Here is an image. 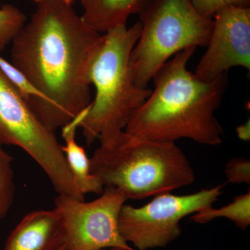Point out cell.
Instances as JSON below:
<instances>
[{
	"label": "cell",
	"instance_id": "cell-13",
	"mask_svg": "<svg viewBox=\"0 0 250 250\" xmlns=\"http://www.w3.org/2000/svg\"><path fill=\"white\" fill-rule=\"evenodd\" d=\"M227 218L235 224L237 228L246 230L250 225V191L238 195L231 203L221 207L213 206L199 210L192 215L191 220L198 224L210 223L215 219Z\"/></svg>",
	"mask_w": 250,
	"mask_h": 250
},
{
	"label": "cell",
	"instance_id": "cell-20",
	"mask_svg": "<svg viewBox=\"0 0 250 250\" xmlns=\"http://www.w3.org/2000/svg\"><path fill=\"white\" fill-rule=\"evenodd\" d=\"M61 250H63V248ZM104 250H125V249H122V248H111V249H106Z\"/></svg>",
	"mask_w": 250,
	"mask_h": 250
},
{
	"label": "cell",
	"instance_id": "cell-5",
	"mask_svg": "<svg viewBox=\"0 0 250 250\" xmlns=\"http://www.w3.org/2000/svg\"><path fill=\"white\" fill-rule=\"evenodd\" d=\"M140 15L141 35L130 55L134 83L147 88L171 57L190 47H207L213 18L197 11L191 0H152Z\"/></svg>",
	"mask_w": 250,
	"mask_h": 250
},
{
	"label": "cell",
	"instance_id": "cell-3",
	"mask_svg": "<svg viewBox=\"0 0 250 250\" xmlns=\"http://www.w3.org/2000/svg\"><path fill=\"white\" fill-rule=\"evenodd\" d=\"M90 170L104 188L131 200L167 193L191 185L195 172L175 143L133 136L125 131L100 143L90 158Z\"/></svg>",
	"mask_w": 250,
	"mask_h": 250
},
{
	"label": "cell",
	"instance_id": "cell-11",
	"mask_svg": "<svg viewBox=\"0 0 250 250\" xmlns=\"http://www.w3.org/2000/svg\"><path fill=\"white\" fill-rule=\"evenodd\" d=\"M152 0H82L85 24L101 34L126 26L131 15L141 14Z\"/></svg>",
	"mask_w": 250,
	"mask_h": 250
},
{
	"label": "cell",
	"instance_id": "cell-10",
	"mask_svg": "<svg viewBox=\"0 0 250 250\" xmlns=\"http://www.w3.org/2000/svg\"><path fill=\"white\" fill-rule=\"evenodd\" d=\"M63 246L62 219L53 208L24 215L8 237L4 250H61Z\"/></svg>",
	"mask_w": 250,
	"mask_h": 250
},
{
	"label": "cell",
	"instance_id": "cell-19",
	"mask_svg": "<svg viewBox=\"0 0 250 250\" xmlns=\"http://www.w3.org/2000/svg\"><path fill=\"white\" fill-rule=\"evenodd\" d=\"M44 1V0H34V2H36V4L38 3L41 2V1ZM62 1H65V2L67 3V4H72V2H73V0H62Z\"/></svg>",
	"mask_w": 250,
	"mask_h": 250
},
{
	"label": "cell",
	"instance_id": "cell-4",
	"mask_svg": "<svg viewBox=\"0 0 250 250\" xmlns=\"http://www.w3.org/2000/svg\"><path fill=\"white\" fill-rule=\"evenodd\" d=\"M141 24L115 28L104 34L89 72L95 98L88 106L80 128L88 146L113 139L122 131L134 112L152 92L134 83L129 60L141 35Z\"/></svg>",
	"mask_w": 250,
	"mask_h": 250
},
{
	"label": "cell",
	"instance_id": "cell-7",
	"mask_svg": "<svg viewBox=\"0 0 250 250\" xmlns=\"http://www.w3.org/2000/svg\"><path fill=\"white\" fill-rule=\"evenodd\" d=\"M223 188L220 184L185 195L160 194L141 207L125 204L118 218L120 233L135 250L164 248L181 236V220L213 206Z\"/></svg>",
	"mask_w": 250,
	"mask_h": 250
},
{
	"label": "cell",
	"instance_id": "cell-9",
	"mask_svg": "<svg viewBox=\"0 0 250 250\" xmlns=\"http://www.w3.org/2000/svg\"><path fill=\"white\" fill-rule=\"evenodd\" d=\"M207 50L195 69L203 81H212L233 67L250 70V8L229 6L213 18Z\"/></svg>",
	"mask_w": 250,
	"mask_h": 250
},
{
	"label": "cell",
	"instance_id": "cell-1",
	"mask_svg": "<svg viewBox=\"0 0 250 250\" xmlns=\"http://www.w3.org/2000/svg\"><path fill=\"white\" fill-rule=\"evenodd\" d=\"M103 36L72 4L44 0L11 41V63L41 94L34 112L49 129L62 128L91 103L90 65Z\"/></svg>",
	"mask_w": 250,
	"mask_h": 250
},
{
	"label": "cell",
	"instance_id": "cell-14",
	"mask_svg": "<svg viewBox=\"0 0 250 250\" xmlns=\"http://www.w3.org/2000/svg\"><path fill=\"white\" fill-rule=\"evenodd\" d=\"M13 161L12 156L0 145V220L6 218L14 201L16 185Z\"/></svg>",
	"mask_w": 250,
	"mask_h": 250
},
{
	"label": "cell",
	"instance_id": "cell-16",
	"mask_svg": "<svg viewBox=\"0 0 250 250\" xmlns=\"http://www.w3.org/2000/svg\"><path fill=\"white\" fill-rule=\"evenodd\" d=\"M225 174L229 184H250V159L234 157L227 163Z\"/></svg>",
	"mask_w": 250,
	"mask_h": 250
},
{
	"label": "cell",
	"instance_id": "cell-18",
	"mask_svg": "<svg viewBox=\"0 0 250 250\" xmlns=\"http://www.w3.org/2000/svg\"><path fill=\"white\" fill-rule=\"evenodd\" d=\"M237 135L242 141H248L250 139V121L245 124L240 125L236 128Z\"/></svg>",
	"mask_w": 250,
	"mask_h": 250
},
{
	"label": "cell",
	"instance_id": "cell-2",
	"mask_svg": "<svg viewBox=\"0 0 250 250\" xmlns=\"http://www.w3.org/2000/svg\"><path fill=\"white\" fill-rule=\"evenodd\" d=\"M195 49L181 51L156 72L154 89L131 115L125 132L161 142L223 143L225 131L215 113L228 87V73L208 82L199 79L187 68Z\"/></svg>",
	"mask_w": 250,
	"mask_h": 250
},
{
	"label": "cell",
	"instance_id": "cell-15",
	"mask_svg": "<svg viewBox=\"0 0 250 250\" xmlns=\"http://www.w3.org/2000/svg\"><path fill=\"white\" fill-rule=\"evenodd\" d=\"M27 22L25 15L14 5L6 4L0 8V52L11 43L16 34Z\"/></svg>",
	"mask_w": 250,
	"mask_h": 250
},
{
	"label": "cell",
	"instance_id": "cell-8",
	"mask_svg": "<svg viewBox=\"0 0 250 250\" xmlns=\"http://www.w3.org/2000/svg\"><path fill=\"white\" fill-rule=\"evenodd\" d=\"M127 200L118 189L106 187L98 198L85 202L65 195L54 200L64 231L63 250H136L120 233L118 218Z\"/></svg>",
	"mask_w": 250,
	"mask_h": 250
},
{
	"label": "cell",
	"instance_id": "cell-12",
	"mask_svg": "<svg viewBox=\"0 0 250 250\" xmlns=\"http://www.w3.org/2000/svg\"><path fill=\"white\" fill-rule=\"evenodd\" d=\"M87 109L88 108L62 128L64 141L62 150L82 194L83 195L88 193L101 195L104 187L100 179L92 174L90 159L85 149L77 143L76 140L77 130L84 118Z\"/></svg>",
	"mask_w": 250,
	"mask_h": 250
},
{
	"label": "cell",
	"instance_id": "cell-21",
	"mask_svg": "<svg viewBox=\"0 0 250 250\" xmlns=\"http://www.w3.org/2000/svg\"><path fill=\"white\" fill-rule=\"evenodd\" d=\"M73 1H74V0H73Z\"/></svg>",
	"mask_w": 250,
	"mask_h": 250
},
{
	"label": "cell",
	"instance_id": "cell-17",
	"mask_svg": "<svg viewBox=\"0 0 250 250\" xmlns=\"http://www.w3.org/2000/svg\"><path fill=\"white\" fill-rule=\"evenodd\" d=\"M200 14L213 18L220 10L229 6H250V0H191Z\"/></svg>",
	"mask_w": 250,
	"mask_h": 250
},
{
	"label": "cell",
	"instance_id": "cell-6",
	"mask_svg": "<svg viewBox=\"0 0 250 250\" xmlns=\"http://www.w3.org/2000/svg\"><path fill=\"white\" fill-rule=\"evenodd\" d=\"M0 145L16 146L27 152L59 195L85 200L54 131L39 119L1 70Z\"/></svg>",
	"mask_w": 250,
	"mask_h": 250
}]
</instances>
